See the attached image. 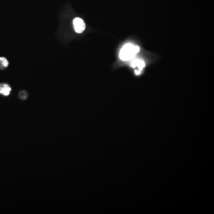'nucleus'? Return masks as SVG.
I'll list each match as a JSON object with an SVG mask.
<instances>
[{
	"mask_svg": "<svg viewBox=\"0 0 214 214\" xmlns=\"http://www.w3.org/2000/svg\"><path fill=\"white\" fill-rule=\"evenodd\" d=\"M140 50V48L131 44H126L120 51V58L123 61H127L133 59Z\"/></svg>",
	"mask_w": 214,
	"mask_h": 214,
	"instance_id": "f257e3e1",
	"label": "nucleus"
},
{
	"mask_svg": "<svg viewBox=\"0 0 214 214\" xmlns=\"http://www.w3.org/2000/svg\"><path fill=\"white\" fill-rule=\"evenodd\" d=\"M75 31L77 33H82L85 29V24L83 20L79 18H76L73 21Z\"/></svg>",
	"mask_w": 214,
	"mask_h": 214,
	"instance_id": "f03ea898",
	"label": "nucleus"
},
{
	"mask_svg": "<svg viewBox=\"0 0 214 214\" xmlns=\"http://www.w3.org/2000/svg\"><path fill=\"white\" fill-rule=\"evenodd\" d=\"M11 88L8 84L1 83L0 84V94L5 96H8L10 94Z\"/></svg>",
	"mask_w": 214,
	"mask_h": 214,
	"instance_id": "7ed1b4c3",
	"label": "nucleus"
},
{
	"mask_svg": "<svg viewBox=\"0 0 214 214\" xmlns=\"http://www.w3.org/2000/svg\"><path fill=\"white\" fill-rule=\"evenodd\" d=\"M131 66L134 68L136 67H137L140 71L143 69L144 67L145 66V63L142 60L137 59H135L132 61Z\"/></svg>",
	"mask_w": 214,
	"mask_h": 214,
	"instance_id": "20e7f679",
	"label": "nucleus"
},
{
	"mask_svg": "<svg viewBox=\"0 0 214 214\" xmlns=\"http://www.w3.org/2000/svg\"><path fill=\"white\" fill-rule=\"evenodd\" d=\"M9 62L5 57H0V70H5L8 67Z\"/></svg>",
	"mask_w": 214,
	"mask_h": 214,
	"instance_id": "39448f33",
	"label": "nucleus"
},
{
	"mask_svg": "<svg viewBox=\"0 0 214 214\" xmlns=\"http://www.w3.org/2000/svg\"><path fill=\"white\" fill-rule=\"evenodd\" d=\"M28 93L26 91H21L19 93V97L20 99L22 100H25L28 97Z\"/></svg>",
	"mask_w": 214,
	"mask_h": 214,
	"instance_id": "423d86ee",
	"label": "nucleus"
}]
</instances>
